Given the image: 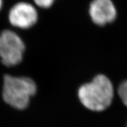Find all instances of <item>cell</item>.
<instances>
[{
  "mask_svg": "<svg viewBox=\"0 0 127 127\" xmlns=\"http://www.w3.org/2000/svg\"><path fill=\"white\" fill-rule=\"evenodd\" d=\"M114 91L110 80L104 75H98L94 79L81 86L78 96L81 103L92 111L100 112L110 106Z\"/></svg>",
  "mask_w": 127,
  "mask_h": 127,
  "instance_id": "cell-1",
  "label": "cell"
},
{
  "mask_svg": "<svg viewBox=\"0 0 127 127\" xmlns=\"http://www.w3.org/2000/svg\"><path fill=\"white\" fill-rule=\"evenodd\" d=\"M38 12L33 5L27 2L15 4L8 12V21L14 27L29 29L38 20Z\"/></svg>",
  "mask_w": 127,
  "mask_h": 127,
  "instance_id": "cell-4",
  "label": "cell"
},
{
  "mask_svg": "<svg viewBox=\"0 0 127 127\" xmlns=\"http://www.w3.org/2000/svg\"><path fill=\"white\" fill-rule=\"evenodd\" d=\"M117 92L120 99L126 106H127V80L120 84L117 89Z\"/></svg>",
  "mask_w": 127,
  "mask_h": 127,
  "instance_id": "cell-6",
  "label": "cell"
},
{
  "mask_svg": "<svg viewBox=\"0 0 127 127\" xmlns=\"http://www.w3.org/2000/svg\"><path fill=\"white\" fill-rule=\"evenodd\" d=\"M55 0H34V3L40 8H48L52 6Z\"/></svg>",
  "mask_w": 127,
  "mask_h": 127,
  "instance_id": "cell-7",
  "label": "cell"
},
{
  "mask_svg": "<svg viewBox=\"0 0 127 127\" xmlns=\"http://www.w3.org/2000/svg\"><path fill=\"white\" fill-rule=\"evenodd\" d=\"M2 7H3V0H0V10H1Z\"/></svg>",
  "mask_w": 127,
  "mask_h": 127,
  "instance_id": "cell-8",
  "label": "cell"
},
{
  "mask_svg": "<svg viewBox=\"0 0 127 127\" xmlns=\"http://www.w3.org/2000/svg\"><path fill=\"white\" fill-rule=\"evenodd\" d=\"M24 42L15 32L4 30L0 33V60L3 65L12 67L23 59Z\"/></svg>",
  "mask_w": 127,
  "mask_h": 127,
  "instance_id": "cell-3",
  "label": "cell"
},
{
  "mask_svg": "<svg viewBox=\"0 0 127 127\" xmlns=\"http://www.w3.org/2000/svg\"><path fill=\"white\" fill-rule=\"evenodd\" d=\"M36 90V83L29 77H14L9 75L4 76L3 99L6 103L14 108H26L31 98L35 95Z\"/></svg>",
  "mask_w": 127,
  "mask_h": 127,
  "instance_id": "cell-2",
  "label": "cell"
},
{
  "mask_svg": "<svg viewBox=\"0 0 127 127\" xmlns=\"http://www.w3.org/2000/svg\"><path fill=\"white\" fill-rule=\"evenodd\" d=\"M89 13L93 22L99 26L114 22L117 16V10L112 0H93Z\"/></svg>",
  "mask_w": 127,
  "mask_h": 127,
  "instance_id": "cell-5",
  "label": "cell"
}]
</instances>
